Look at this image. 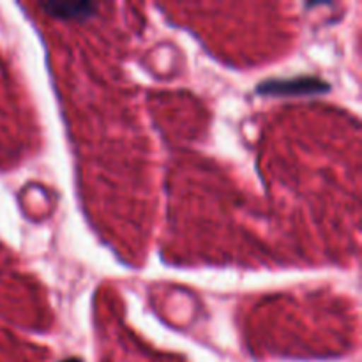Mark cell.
Listing matches in <instances>:
<instances>
[{"label":"cell","mask_w":362,"mask_h":362,"mask_svg":"<svg viewBox=\"0 0 362 362\" xmlns=\"http://www.w3.org/2000/svg\"><path fill=\"white\" fill-rule=\"evenodd\" d=\"M331 90V85L317 76H297L285 78V80H269L258 85L257 92L264 95H278V98H290V95H315Z\"/></svg>","instance_id":"1"},{"label":"cell","mask_w":362,"mask_h":362,"mask_svg":"<svg viewBox=\"0 0 362 362\" xmlns=\"http://www.w3.org/2000/svg\"><path fill=\"white\" fill-rule=\"evenodd\" d=\"M41 7L45 9L46 14L57 18V20L76 21L88 20L98 11V6H94L92 2H55V0H52V2L41 4Z\"/></svg>","instance_id":"2"}]
</instances>
